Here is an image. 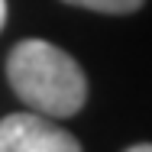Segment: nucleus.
Here are the masks:
<instances>
[{
    "label": "nucleus",
    "instance_id": "obj_1",
    "mask_svg": "<svg viewBox=\"0 0 152 152\" xmlns=\"http://www.w3.org/2000/svg\"><path fill=\"white\" fill-rule=\"evenodd\" d=\"M7 81L16 97L42 117H75L88 100L81 65L45 39H23L7 58Z\"/></svg>",
    "mask_w": 152,
    "mask_h": 152
},
{
    "label": "nucleus",
    "instance_id": "obj_2",
    "mask_svg": "<svg viewBox=\"0 0 152 152\" xmlns=\"http://www.w3.org/2000/svg\"><path fill=\"white\" fill-rule=\"evenodd\" d=\"M0 152H81V142L42 113H10L0 120Z\"/></svg>",
    "mask_w": 152,
    "mask_h": 152
},
{
    "label": "nucleus",
    "instance_id": "obj_3",
    "mask_svg": "<svg viewBox=\"0 0 152 152\" xmlns=\"http://www.w3.org/2000/svg\"><path fill=\"white\" fill-rule=\"evenodd\" d=\"M61 3L84 7V10H97V13H113V16H123V13H136L146 0H61Z\"/></svg>",
    "mask_w": 152,
    "mask_h": 152
},
{
    "label": "nucleus",
    "instance_id": "obj_4",
    "mask_svg": "<svg viewBox=\"0 0 152 152\" xmlns=\"http://www.w3.org/2000/svg\"><path fill=\"white\" fill-rule=\"evenodd\" d=\"M126 152H152V142H139V146H129Z\"/></svg>",
    "mask_w": 152,
    "mask_h": 152
},
{
    "label": "nucleus",
    "instance_id": "obj_5",
    "mask_svg": "<svg viewBox=\"0 0 152 152\" xmlns=\"http://www.w3.org/2000/svg\"><path fill=\"white\" fill-rule=\"evenodd\" d=\"M3 23H7V0H0V29H3Z\"/></svg>",
    "mask_w": 152,
    "mask_h": 152
}]
</instances>
